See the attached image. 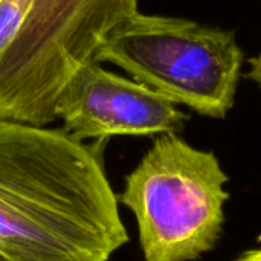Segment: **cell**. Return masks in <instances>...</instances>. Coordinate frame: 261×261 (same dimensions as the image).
Here are the masks:
<instances>
[{
	"mask_svg": "<svg viewBox=\"0 0 261 261\" xmlns=\"http://www.w3.org/2000/svg\"><path fill=\"white\" fill-rule=\"evenodd\" d=\"M104 141L0 121V254L6 261H109L128 242Z\"/></svg>",
	"mask_w": 261,
	"mask_h": 261,
	"instance_id": "cell-1",
	"label": "cell"
},
{
	"mask_svg": "<svg viewBox=\"0 0 261 261\" xmlns=\"http://www.w3.org/2000/svg\"><path fill=\"white\" fill-rule=\"evenodd\" d=\"M138 0H0V121L46 127L75 72Z\"/></svg>",
	"mask_w": 261,
	"mask_h": 261,
	"instance_id": "cell-2",
	"label": "cell"
},
{
	"mask_svg": "<svg viewBox=\"0 0 261 261\" xmlns=\"http://www.w3.org/2000/svg\"><path fill=\"white\" fill-rule=\"evenodd\" d=\"M229 177L219 158L177 133L159 135L118 196L138 223L144 261H197L223 232Z\"/></svg>",
	"mask_w": 261,
	"mask_h": 261,
	"instance_id": "cell-3",
	"label": "cell"
},
{
	"mask_svg": "<svg viewBox=\"0 0 261 261\" xmlns=\"http://www.w3.org/2000/svg\"><path fill=\"white\" fill-rule=\"evenodd\" d=\"M95 60L196 113L223 119L234 106L245 54L234 32L139 11L116 26Z\"/></svg>",
	"mask_w": 261,
	"mask_h": 261,
	"instance_id": "cell-4",
	"label": "cell"
},
{
	"mask_svg": "<svg viewBox=\"0 0 261 261\" xmlns=\"http://www.w3.org/2000/svg\"><path fill=\"white\" fill-rule=\"evenodd\" d=\"M55 116L63 121V132L81 142L179 133L188 121L177 104L135 80L106 70L96 60L83 64L64 86Z\"/></svg>",
	"mask_w": 261,
	"mask_h": 261,
	"instance_id": "cell-5",
	"label": "cell"
},
{
	"mask_svg": "<svg viewBox=\"0 0 261 261\" xmlns=\"http://www.w3.org/2000/svg\"><path fill=\"white\" fill-rule=\"evenodd\" d=\"M246 78L254 81L261 89V52L252 60H249V72H248Z\"/></svg>",
	"mask_w": 261,
	"mask_h": 261,
	"instance_id": "cell-6",
	"label": "cell"
},
{
	"mask_svg": "<svg viewBox=\"0 0 261 261\" xmlns=\"http://www.w3.org/2000/svg\"><path fill=\"white\" fill-rule=\"evenodd\" d=\"M232 261H261V246L242 252L236 260Z\"/></svg>",
	"mask_w": 261,
	"mask_h": 261,
	"instance_id": "cell-7",
	"label": "cell"
},
{
	"mask_svg": "<svg viewBox=\"0 0 261 261\" xmlns=\"http://www.w3.org/2000/svg\"><path fill=\"white\" fill-rule=\"evenodd\" d=\"M0 261H6L5 258H3V255H2V254H0Z\"/></svg>",
	"mask_w": 261,
	"mask_h": 261,
	"instance_id": "cell-8",
	"label": "cell"
}]
</instances>
